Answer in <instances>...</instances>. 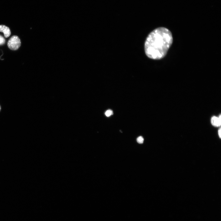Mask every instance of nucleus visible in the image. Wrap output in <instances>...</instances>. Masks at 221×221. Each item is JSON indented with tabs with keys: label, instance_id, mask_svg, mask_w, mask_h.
<instances>
[{
	"label": "nucleus",
	"instance_id": "nucleus-9",
	"mask_svg": "<svg viewBox=\"0 0 221 221\" xmlns=\"http://www.w3.org/2000/svg\"><path fill=\"white\" fill-rule=\"evenodd\" d=\"M1 109H2L1 106V105H0V112H1Z\"/></svg>",
	"mask_w": 221,
	"mask_h": 221
},
{
	"label": "nucleus",
	"instance_id": "nucleus-7",
	"mask_svg": "<svg viewBox=\"0 0 221 221\" xmlns=\"http://www.w3.org/2000/svg\"><path fill=\"white\" fill-rule=\"evenodd\" d=\"M6 42V40L5 38L2 36L0 35V45L4 44Z\"/></svg>",
	"mask_w": 221,
	"mask_h": 221
},
{
	"label": "nucleus",
	"instance_id": "nucleus-4",
	"mask_svg": "<svg viewBox=\"0 0 221 221\" xmlns=\"http://www.w3.org/2000/svg\"><path fill=\"white\" fill-rule=\"evenodd\" d=\"M211 123L212 125L215 127H219L221 124V118L220 115L219 117L215 116H213L211 119Z\"/></svg>",
	"mask_w": 221,
	"mask_h": 221
},
{
	"label": "nucleus",
	"instance_id": "nucleus-5",
	"mask_svg": "<svg viewBox=\"0 0 221 221\" xmlns=\"http://www.w3.org/2000/svg\"><path fill=\"white\" fill-rule=\"evenodd\" d=\"M113 114V112L111 110H108L105 112V115L107 117H109Z\"/></svg>",
	"mask_w": 221,
	"mask_h": 221
},
{
	"label": "nucleus",
	"instance_id": "nucleus-1",
	"mask_svg": "<svg viewBox=\"0 0 221 221\" xmlns=\"http://www.w3.org/2000/svg\"><path fill=\"white\" fill-rule=\"evenodd\" d=\"M173 42L171 32L163 27L157 28L147 36L144 44L147 56L154 60L163 59L166 55Z\"/></svg>",
	"mask_w": 221,
	"mask_h": 221
},
{
	"label": "nucleus",
	"instance_id": "nucleus-6",
	"mask_svg": "<svg viewBox=\"0 0 221 221\" xmlns=\"http://www.w3.org/2000/svg\"><path fill=\"white\" fill-rule=\"evenodd\" d=\"M144 139L142 136H139L137 139V142L139 144H142L143 143Z\"/></svg>",
	"mask_w": 221,
	"mask_h": 221
},
{
	"label": "nucleus",
	"instance_id": "nucleus-2",
	"mask_svg": "<svg viewBox=\"0 0 221 221\" xmlns=\"http://www.w3.org/2000/svg\"><path fill=\"white\" fill-rule=\"evenodd\" d=\"M21 42L19 37L16 36L11 37L8 43L9 48L13 51L17 50L21 47Z\"/></svg>",
	"mask_w": 221,
	"mask_h": 221
},
{
	"label": "nucleus",
	"instance_id": "nucleus-3",
	"mask_svg": "<svg viewBox=\"0 0 221 221\" xmlns=\"http://www.w3.org/2000/svg\"><path fill=\"white\" fill-rule=\"evenodd\" d=\"M0 32H3L6 38L9 37L11 34L10 28L4 25H0Z\"/></svg>",
	"mask_w": 221,
	"mask_h": 221
},
{
	"label": "nucleus",
	"instance_id": "nucleus-8",
	"mask_svg": "<svg viewBox=\"0 0 221 221\" xmlns=\"http://www.w3.org/2000/svg\"><path fill=\"white\" fill-rule=\"evenodd\" d=\"M221 128H220L218 131V135L220 138H221Z\"/></svg>",
	"mask_w": 221,
	"mask_h": 221
}]
</instances>
